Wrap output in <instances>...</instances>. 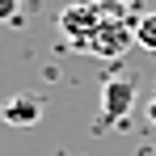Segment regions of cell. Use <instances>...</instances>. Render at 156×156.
<instances>
[{"label": "cell", "mask_w": 156, "mask_h": 156, "mask_svg": "<svg viewBox=\"0 0 156 156\" xmlns=\"http://www.w3.org/2000/svg\"><path fill=\"white\" fill-rule=\"evenodd\" d=\"M42 110H47V101H42L38 93H13V97L0 101V122L13 127V131H30L42 118Z\"/></svg>", "instance_id": "obj_1"}, {"label": "cell", "mask_w": 156, "mask_h": 156, "mask_svg": "<svg viewBox=\"0 0 156 156\" xmlns=\"http://www.w3.org/2000/svg\"><path fill=\"white\" fill-rule=\"evenodd\" d=\"M131 105H135V80L131 76H114L105 84V97H101V118L105 122H118V118H127Z\"/></svg>", "instance_id": "obj_2"}, {"label": "cell", "mask_w": 156, "mask_h": 156, "mask_svg": "<svg viewBox=\"0 0 156 156\" xmlns=\"http://www.w3.org/2000/svg\"><path fill=\"white\" fill-rule=\"evenodd\" d=\"M135 42H139L144 51L156 55V9H152V13H144V17L135 21Z\"/></svg>", "instance_id": "obj_3"}, {"label": "cell", "mask_w": 156, "mask_h": 156, "mask_svg": "<svg viewBox=\"0 0 156 156\" xmlns=\"http://www.w3.org/2000/svg\"><path fill=\"white\" fill-rule=\"evenodd\" d=\"M17 13H21V0H0V26L17 21Z\"/></svg>", "instance_id": "obj_4"}, {"label": "cell", "mask_w": 156, "mask_h": 156, "mask_svg": "<svg viewBox=\"0 0 156 156\" xmlns=\"http://www.w3.org/2000/svg\"><path fill=\"white\" fill-rule=\"evenodd\" d=\"M139 156H156V148H139Z\"/></svg>", "instance_id": "obj_5"}, {"label": "cell", "mask_w": 156, "mask_h": 156, "mask_svg": "<svg viewBox=\"0 0 156 156\" xmlns=\"http://www.w3.org/2000/svg\"><path fill=\"white\" fill-rule=\"evenodd\" d=\"M152 122H156V105H152Z\"/></svg>", "instance_id": "obj_6"}]
</instances>
